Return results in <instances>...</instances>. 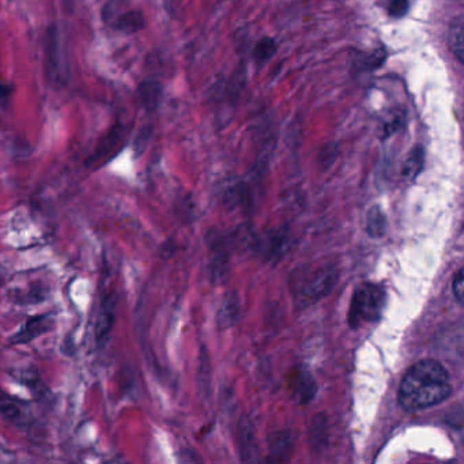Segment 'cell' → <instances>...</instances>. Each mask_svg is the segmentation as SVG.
<instances>
[{"instance_id": "15", "label": "cell", "mask_w": 464, "mask_h": 464, "mask_svg": "<svg viewBox=\"0 0 464 464\" xmlns=\"http://www.w3.org/2000/svg\"><path fill=\"white\" fill-rule=\"evenodd\" d=\"M386 60H387L386 50L379 48V50H375L370 55H366V58L363 59L361 67H363L365 70H376V68L381 67Z\"/></svg>"}, {"instance_id": "1", "label": "cell", "mask_w": 464, "mask_h": 464, "mask_svg": "<svg viewBox=\"0 0 464 464\" xmlns=\"http://www.w3.org/2000/svg\"><path fill=\"white\" fill-rule=\"evenodd\" d=\"M452 392L447 369L426 358L410 368L401 383L398 399L405 410H423L444 402Z\"/></svg>"}, {"instance_id": "20", "label": "cell", "mask_w": 464, "mask_h": 464, "mask_svg": "<svg viewBox=\"0 0 464 464\" xmlns=\"http://www.w3.org/2000/svg\"><path fill=\"white\" fill-rule=\"evenodd\" d=\"M11 93V86L7 85H0V98L7 97Z\"/></svg>"}, {"instance_id": "5", "label": "cell", "mask_w": 464, "mask_h": 464, "mask_svg": "<svg viewBox=\"0 0 464 464\" xmlns=\"http://www.w3.org/2000/svg\"><path fill=\"white\" fill-rule=\"evenodd\" d=\"M55 321L50 316H36L29 319L25 326L12 337L11 342L14 345H26L32 342L33 339L41 337L43 334L51 331L54 328Z\"/></svg>"}, {"instance_id": "10", "label": "cell", "mask_w": 464, "mask_h": 464, "mask_svg": "<svg viewBox=\"0 0 464 464\" xmlns=\"http://www.w3.org/2000/svg\"><path fill=\"white\" fill-rule=\"evenodd\" d=\"M423 161H425V150L422 146L416 145L408 154L405 164H403V169H402V174L406 180H414L419 172L423 168Z\"/></svg>"}, {"instance_id": "13", "label": "cell", "mask_w": 464, "mask_h": 464, "mask_svg": "<svg viewBox=\"0 0 464 464\" xmlns=\"http://www.w3.org/2000/svg\"><path fill=\"white\" fill-rule=\"evenodd\" d=\"M278 47H277V43L270 39V37H263L255 47V51H253V58L257 61V63H266L267 60L274 56V54L277 52Z\"/></svg>"}, {"instance_id": "17", "label": "cell", "mask_w": 464, "mask_h": 464, "mask_svg": "<svg viewBox=\"0 0 464 464\" xmlns=\"http://www.w3.org/2000/svg\"><path fill=\"white\" fill-rule=\"evenodd\" d=\"M237 312H238L237 302H234V299L226 301L224 304V308L221 309V323H224V324H232V321L235 320Z\"/></svg>"}, {"instance_id": "4", "label": "cell", "mask_w": 464, "mask_h": 464, "mask_svg": "<svg viewBox=\"0 0 464 464\" xmlns=\"http://www.w3.org/2000/svg\"><path fill=\"white\" fill-rule=\"evenodd\" d=\"M125 139V128L121 124H116L112 129L101 139L96 151L89 158L87 165H101L107 162L114 154H116L120 146L124 143Z\"/></svg>"}, {"instance_id": "12", "label": "cell", "mask_w": 464, "mask_h": 464, "mask_svg": "<svg viewBox=\"0 0 464 464\" xmlns=\"http://www.w3.org/2000/svg\"><path fill=\"white\" fill-rule=\"evenodd\" d=\"M386 228L387 221L380 207L370 209L366 218V232L369 233L370 237H381L386 233Z\"/></svg>"}, {"instance_id": "11", "label": "cell", "mask_w": 464, "mask_h": 464, "mask_svg": "<svg viewBox=\"0 0 464 464\" xmlns=\"http://www.w3.org/2000/svg\"><path fill=\"white\" fill-rule=\"evenodd\" d=\"M145 25V18L140 11H127L117 18L116 28L118 32L132 34L139 32Z\"/></svg>"}, {"instance_id": "7", "label": "cell", "mask_w": 464, "mask_h": 464, "mask_svg": "<svg viewBox=\"0 0 464 464\" xmlns=\"http://www.w3.org/2000/svg\"><path fill=\"white\" fill-rule=\"evenodd\" d=\"M139 100L147 111H156L162 100V85L154 78L145 79L138 89Z\"/></svg>"}, {"instance_id": "16", "label": "cell", "mask_w": 464, "mask_h": 464, "mask_svg": "<svg viewBox=\"0 0 464 464\" xmlns=\"http://www.w3.org/2000/svg\"><path fill=\"white\" fill-rule=\"evenodd\" d=\"M410 8V0H391L388 6V14L392 18L405 17Z\"/></svg>"}, {"instance_id": "3", "label": "cell", "mask_w": 464, "mask_h": 464, "mask_svg": "<svg viewBox=\"0 0 464 464\" xmlns=\"http://www.w3.org/2000/svg\"><path fill=\"white\" fill-rule=\"evenodd\" d=\"M117 304H118V294L116 291L109 293L101 304L96 324V342L100 348H105V345L109 341L111 331L114 328V323L116 319Z\"/></svg>"}, {"instance_id": "8", "label": "cell", "mask_w": 464, "mask_h": 464, "mask_svg": "<svg viewBox=\"0 0 464 464\" xmlns=\"http://www.w3.org/2000/svg\"><path fill=\"white\" fill-rule=\"evenodd\" d=\"M448 43L455 58L462 64L464 59V21L462 15L454 18L450 25Z\"/></svg>"}, {"instance_id": "19", "label": "cell", "mask_w": 464, "mask_h": 464, "mask_svg": "<svg viewBox=\"0 0 464 464\" xmlns=\"http://www.w3.org/2000/svg\"><path fill=\"white\" fill-rule=\"evenodd\" d=\"M149 138H150V128H149V131H142V134L136 139V143H135L136 156H139L145 150V147H146V145L149 142Z\"/></svg>"}, {"instance_id": "2", "label": "cell", "mask_w": 464, "mask_h": 464, "mask_svg": "<svg viewBox=\"0 0 464 464\" xmlns=\"http://www.w3.org/2000/svg\"><path fill=\"white\" fill-rule=\"evenodd\" d=\"M386 291L373 284L359 285L352 294L348 324L352 330L359 328L365 323H375L380 319L386 305Z\"/></svg>"}, {"instance_id": "9", "label": "cell", "mask_w": 464, "mask_h": 464, "mask_svg": "<svg viewBox=\"0 0 464 464\" xmlns=\"http://www.w3.org/2000/svg\"><path fill=\"white\" fill-rule=\"evenodd\" d=\"M333 284H334L333 271H321L310 282H308L302 293L308 299H317L331 289Z\"/></svg>"}, {"instance_id": "18", "label": "cell", "mask_w": 464, "mask_h": 464, "mask_svg": "<svg viewBox=\"0 0 464 464\" xmlns=\"http://www.w3.org/2000/svg\"><path fill=\"white\" fill-rule=\"evenodd\" d=\"M452 289H454V295L456 297L458 302H463V270L461 268L455 277H454V281H452Z\"/></svg>"}, {"instance_id": "14", "label": "cell", "mask_w": 464, "mask_h": 464, "mask_svg": "<svg viewBox=\"0 0 464 464\" xmlns=\"http://www.w3.org/2000/svg\"><path fill=\"white\" fill-rule=\"evenodd\" d=\"M0 412L12 422L21 418L19 407L17 406V403L4 392H0Z\"/></svg>"}, {"instance_id": "6", "label": "cell", "mask_w": 464, "mask_h": 464, "mask_svg": "<svg viewBox=\"0 0 464 464\" xmlns=\"http://www.w3.org/2000/svg\"><path fill=\"white\" fill-rule=\"evenodd\" d=\"M47 71L51 79L60 81L64 76L63 58L59 47L58 32H50L47 39Z\"/></svg>"}]
</instances>
